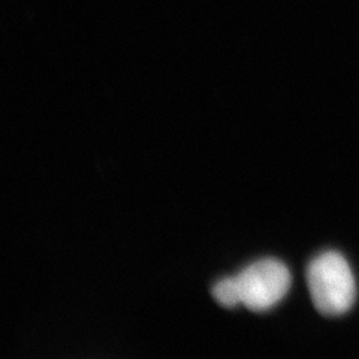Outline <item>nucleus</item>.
Returning <instances> with one entry per match:
<instances>
[{
    "label": "nucleus",
    "mask_w": 359,
    "mask_h": 359,
    "mask_svg": "<svg viewBox=\"0 0 359 359\" xmlns=\"http://www.w3.org/2000/svg\"><path fill=\"white\" fill-rule=\"evenodd\" d=\"M307 285L314 307L323 316H341L356 299L352 269L337 252L322 253L310 262Z\"/></svg>",
    "instance_id": "f257e3e1"
},
{
    "label": "nucleus",
    "mask_w": 359,
    "mask_h": 359,
    "mask_svg": "<svg viewBox=\"0 0 359 359\" xmlns=\"http://www.w3.org/2000/svg\"><path fill=\"white\" fill-rule=\"evenodd\" d=\"M241 304L252 311H266L285 298L290 286L289 269L273 257L256 261L237 276Z\"/></svg>",
    "instance_id": "f03ea898"
},
{
    "label": "nucleus",
    "mask_w": 359,
    "mask_h": 359,
    "mask_svg": "<svg viewBox=\"0 0 359 359\" xmlns=\"http://www.w3.org/2000/svg\"><path fill=\"white\" fill-rule=\"evenodd\" d=\"M212 297L216 298L220 306L223 307H235L241 304V294L237 277L222 278L212 286Z\"/></svg>",
    "instance_id": "7ed1b4c3"
}]
</instances>
